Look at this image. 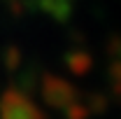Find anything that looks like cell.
<instances>
[{
	"label": "cell",
	"instance_id": "6da1fadb",
	"mask_svg": "<svg viewBox=\"0 0 121 119\" xmlns=\"http://www.w3.org/2000/svg\"><path fill=\"white\" fill-rule=\"evenodd\" d=\"M0 119H44L40 107L19 89H7L0 98Z\"/></svg>",
	"mask_w": 121,
	"mask_h": 119
},
{
	"label": "cell",
	"instance_id": "7a4b0ae2",
	"mask_svg": "<svg viewBox=\"0 0 121 119\" xmlns=\"http://www.w3.org/2000/svg\"><path fill=\"white\" fill-rule=\"evenodd\" d=\"M42 98L47 105L56 107V110H65L75 101V89L70 82L60 79V77H44L42 82Z\"/></svg>",
	"mask_w": 121,
	"mask_h": 119
},
{
	"label": "cell",
	"instance_id": "3957f363",
	"mask_svg": "<svg viewBox=\"0 0 121 119\" xmlns=\"http://www.w3.org/2000/svg\"><path fill=\"white\" fill-rule=\"evenodd\" d=\"M37 2L42 5V9L49 16H54L58 21H63L65 16L70 14V0H37Z\"/></svg>",
	"mask_w": 121,
	"mask_h": 119
}]
</instances>
